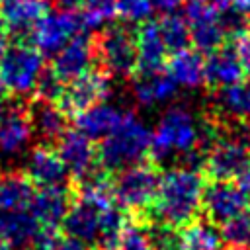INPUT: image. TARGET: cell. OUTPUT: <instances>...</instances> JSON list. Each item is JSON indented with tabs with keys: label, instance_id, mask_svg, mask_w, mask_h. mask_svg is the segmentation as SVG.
I'll return each instance as SVG.
<instances>
[{
	"label": "cell",
	"instance_id": "1",
	"mask_svg": "<svg viewBox=\"0 0 250 250\" xmlns=\"http://www.w3.org/2000/svg\"><path fill=\"white\" fill-rule=\"evenodd\" d=\"M203 176L195 168L174 166L160 176L158 191L150 207L156 221L184 229L195 221L201 209Z\"/></svg>",
	"mask_w": 250,
	"mask_h": 250
},
{
	"label": "cell",
	"instance_id": "2",
	"mask_svg": "<svg viewBox=\"0 0 250 250\" xmlns=\"http://www.w3.org/2000/svg\"><path fill=\"white\" fill-rule=\"evenodd\" d=\"M150 129L139 121L133 113L125 111L119 125L100 141L98 150V164L105 172L123 170L131 164L148 160L150 156Z\"/></svg>",
	"mask_w": 250,
	"mask_h": 250
},
{
	"label": "cell",
	"instance_id": "3",
	"mask_svg": "<svg viewBox=\"0 0 250 250\" xmlns=\"http://www.w3.org/2000/svg\"><path fill=\"white\" fill-rule=\"evenodd\" d=\"M160 176L158 164L152 160H143L119 170V174L111 180L115 203L125 211L137 213V217H146L154 203Z\"/></svg>",
	"mask_w": 250,
	"mask_h": 250
},
{
	"label": "cell",
	"instance_id": "4",
	"mask_svg": "<svg viewBox=\"0 0 250 250\" xmlns=\"http://www.w3.org/2000/svg\"><path fill=\"white\" fill-rule=\"evenodd\" d=\"M43 68V53L25 39H14L0 51V80L14 96L33 94Z\"/></svg>",
	"mask_w": 250,
	"mask_h": 250
},
{
	"label": "cell",
	"instance_id": "5",
	"mask_svg": "<svg viewBox=\"0 0 250 250\" xmlns=\"http://www.w3.org/2000/svg\"><path fill=\"white\" fill-rule=\"evenodd\" d=\"M96 66L109 76L131 78L137 72V37L127 25H109L94 35Z\"/></svg>",
	"mask_w": 250,
	"mask_h": 250
},
{
	"label": "cell",
	"instance_id": "6",
	"mask_svg": "<svg viewBox=\"0 0 250 250\" xmlns=\"http://www.w3.org/2000/svg\"><path fill=\"white\" fill-rule=\"evenodd\" d=\"M250 168V145L223 135L205 150L201 170L213 182H236Z\"/></svg>",
	"mask_w": 250,
	"mask_h": 250
},
{
	"label": "cell",
	"instance_id": "7",
	"mask_svg": "<svg viewBox=\"0 0 250 250\" xmlns=\"http://www.w3.org/2000/svg\"><path fill=\"white\" fill-rule=\"evenodd\" d=\"M109 94H111V76L94 64L92 68H88L86 72L64 84V90L57 104L68 117H74L76 113L102 104Z\"/></svg>",
	"mask_w": 250,
	"mask_h": 250
},
{
	"label": "cell",
	"instance_id": "8",
	"mask_svg": "<svg viewBox=\"0 0 250 250\" xmlns=\"http://www.w3.org/2000/svg\"><path fill=\"white\" fill-rule=\"evenodd\" d=\"M82 31H86V25L78 10L49 12L31 29L29 43L35 45L43 55H55Z\"/></svg>",
	"mask_w": 250,
	"mask_h": 250
},
{
	"label": "cell",
	"instance_id": "9",
	"mask_svg": "<svg viewBox=\"0 0 250 250\" xmlns=\"http://www.w3.org/2000/svg\"><path fill=\"white\" fill-rule=\"evenodd\" d=\"M186 20L189 25V37L199 53H211L227 45V29L221 20L219 8L209 0H189L186 8Z\"/></svg>",
	"mask_w": 250,
	"mask_h": 250
},
{
	"label": "cell",
	"instance_id": "10",
	"mask_svg": "<svg viewBox=\"0 0 250 250\" xmlns=\"http://www.w3.org/2000/svg\"><path fill=\"white\" fill-rule=\"evenodd\" d=\"M250 207V197L242 186L234 182H209L203 188L201 209L207 221L213 225H223L225 221L236 217Z\"/></svg>",
	"mask_w": 250,
	"mask_h": 250
},
{
	"label": "cell",
	"instance_id": "11",
	"mask_svg": "<svg viewBox=\"0 0 250 250\" xmlns=\"http://www.w3.org/2000/svg\"><path fill=\"white\" fill-rule=\"evenodd\" d=\"M209 117L221 129L229 125H236L250 131V84L236 82L213 90Z\"/></svg>",
	"mask_w": 250,
	"mask_h": 250
},
{
	"label": "cell",
	"instance_id": "12",
	"mask_svg": "<svg viewBox=\"0 0 250 250\" xmlns=\"http://www.w3.org/2000/svg\"><path fill=\"white\" fill-rule=\"evenodd\" d=\"M55 148H57L68 176L74 178V182L86 178L96 168H100L98 150L94 146V141H90L76 129H66L64 135L57 141Z\"/></svg>",
	"mask_w": 250,
	"mask_h": 250
},
{
	"label": "cell",
	"instance_id": "13",
	"mask_svg": "<svg viewBox=\"0 0 250 250\" xmlns=\"http://www.w3.org/2000/svg\"><path fill=\"white\" fill-rule=\"evenodd\" d=\"M94 64H96L94 37H86L80 33L72 37L61 51L55 53L49 68L55 72V76H59L66 84L72 78L86 72L88 68H92Z\"/></svg>",
	"mask_w": 250,
	"mask_h": 250
},
{
	"label": "cell",
	"instance_id": "14",
	"mask_svg": "<svg viewBox=\"0 0 250 250\" xmlns=\"http://www.w3.org/2000/svg\"><path fill=\"white\" fill-rule=\"evenodd\" d=\"M23 174L31 180L35 188H57L66 186V180L70 178L55 145H37L27 156Z\"/></svg>",
	"mask_w": 250,
	"mask_h": 250
},
{
	"label": "cell",
	"instance_id": "15",
	"mask_svg": "<svg viewBox=\"0 0 250 250\" xmlns=\"http://www.w3.org/2000/svg\"><path fill=\"white\" fill-rule=\"evenodd\" d=\"M51 12V0H0V16L14 39H29L35 23Z\"/></svg>",
	"mask_w": 250,
	"mask_h": 250
},
{
	"label": "cell",
	"instance_id": "16",
	"mask_svg": "<svg viewBox=\"0 0 250 250\" xmlns=\"http://www.w3.org/2000/svg\"><path fill=\"white\" fill-rule=\"evenodd\" d=\"M25 109H27L31 133L37 135L45 145H57V141L68 129V115L55 102L33 98L25 105Z\"/></svg>",
	"mask_w": 250,
	"mask_h": 250
},
{
	"label": "cell",
	"instance_id": "17",
	"mask_svg": "<svg viewBox=\"0 0 250 250\" xmlns=\"http://www.w3.org/2000/svg\"><path fill=\"white\" fill-rule=\"evenodd\" d=\"M72 188L57 186V188H39L33 195L29 213L35 221L49 230H55L62 225V219L72 203Z\"/></svg>",
	"mask_w": 250,
	"mask_h": 250
},
{
	"label": "cell",
	"instance_id": "18",
	"mask_svg": "<svg viewBox=\"0 0 250 250\" xmlns=\"http://www.w3.org/2000/svg\"><path fill=\"white\" fill-rule=\"evenodd\" d=\"M135 37H137V72L135 74L164 70L168 61V49L158 31V23L152 20L141 21L135 29Z\"/></svg>",
	"mask_w": 250,
	"mask_h": 250
},
{
	"label": "cell",
	"instance_id": "19",
	"mask_svg": "<svg viewBox=\"0 0 250 250\" xmlns=\"http://www.w3.org/2000/svg\"><path fill=\"white\" fill-rule=\"evenodd\" d=\"M31 125L25 105L0 104V152L16 154L31 139Z\"/></svg>",
	"mask_w": 250,
	"mask_h": 250
},
{
	"label": "cell",
	"instance_id": "20",
	"mask_svg": "<svg viewBox=\"0 0 250 250\" xmlns=\"http://www.w3.org/2000/svg\"><path fill=\"white\" fill-rule=\"evenodd\" d=\"M74 195V193H72ZM100 213L102 209H98L96 205L82 201L78 197L72 199L64 219H62V230L64 236H70L82 244H98V236H100Z\"/></svg>",
	"mask_w": 250,
	"mask_h": 250
},
{
	"label": "cell",
	"instance_id": "21",
	"mask_svg": "<svg viewBox=\"0 0 250 250\" xmlns=\"http://www.w3.org/2000/svg\"><path fill=\"white\" fill-rule=\"evenodd\" d=\"M123 115L125 111L102 102L76 113L72 119L76 123V131H80L84 137H88L90 141H102L119 125Z\"/></svg>",
	"mask_w": 250,
	"mask_h": 250
},
{
	"label": "cell",
	"instance_id": "22",
	"mask_svg": "<svg viewBox=\"0 0 250 250\" xmlns=\"http://www.w3.org/2000/svg\"><path fill=\"white\" fill-rule=\"evenodd\" d=\"M240 78H242V68L232 45L230 47L223 45L209 53V57L205 59V84L211 90L236 84L240 82Z\"/></svg>",
	"mask_w": 250,
	"mask_h": 250
},
{
	"label": "cell",
	"instance_id": "23",
	"mask_svg": "<svg viewBox=\"0 0 250 250\" xmlns=\"http://www.w3.org/2000/svg\"><path fill=\"white\" fill-rule=\"evenodd\" d=\"M166 74L186 88H197L205 82V59L197 49L174 51L166 61Z\"/></svg>",
	"mask_w": 250,
	"mask_h": 250
},
{
	"label": "cell",
	"instance_id": "24",
	"mask_svg": "<svg viewBox=\"0 0 250 250\" xmlns=\"http://www.w3.org/2000/svg\"><path fill=\"white\" fill-rule=\"evenodd\" d=\"M35 191V186L23 172L0 174V213L29 211Z\"/></svg>",
	"mask_w": 250,
	"mask_h": 250
},
{
	"label": "cell",
	"instance_id": "25",
	"mask_svg": "<svg viewBox=\"0 0 250 250\" xmlns=\"http://www.w3.org/2000/svg\"><path fill=\"white\" fill-rule=\"evenodd\" d=\"M0 227L10 250H25L43 230L29 211L0 213Z\"/></svg>",
	"mask_w": 250,
	"mask_h": 250
},
{
	"label": "cell",
	"instance_id": "26",
	"mask_svg": "<svg viewBox=\"0 0 250 250\" xmlns=\"http://www.w3.org/2000/svg\"><path fill=\"white\" fill-rule=\"evenodd\" d=\"M131 80L135 100L143 105L164 104L176 94V82L162 70L148 74H133Z\"/></svg>",
	"mask_w": 250,
	"mask_h": 250
},
{
	"label": "cell",
	"instance_id": "27",
	"mask_svg": "<svg viewBox=\"0 0 250 250\" xmlns=\"http://www.w3.org/2000/svg\"><path fill=\"white\" fill-rule=\"evenodd\" d=\"M219 229L209 221H193L182 229V250H221Z\"/></svg>",
	"mask_w": 250,
	"mask_h": 250
},
{
	"label": "cell",
	"instance_id": "28",
	"mask_svg": "<svg viewBox=\"0 0 250 250\" xmlns=\"http://www.w3.org/2000/svg\"><path fill=\"white\" fill-rule=\"evenodd\" d=\"M156 23H158V31H160L162 41H164L168 51L174 53V51L186 49L191 43L188 20L182 18L180 14H174V12L164 14Z\"/></svg>",
	"mask_w": 250,
	"mask_h": 250
},
{
	"label": "cell",
	"instance_id": "29",
	"mask_svg": "<svg viewBox=\"0 0 250 250\" xmlns=\"http://www.w3.org/2000/svg\"><path fill=\"white\" fill-rule=\"evenodd\" d=\"M146 219L148 217H139L135 221H127V225L123 227V230L119 234L115 250H154L152 242H150Z\"/></svg>",
	"mask_w": 250,
	"mask_h": 250
},
{
	"label": "cell",
	"instance_id": "30",
	"mask_svg": "<svg viewBox=\"0 0 250 250\" xmlns=\"http://www.w3.org/2000/svg\"><path fill=\"white\" fill-rule=\"evenodd\" d=\"M219 227L221 238L227 246H250V207Z\"/></svg>",
	"mask_w": 250,
	"mask_h": 250
},
{
	"label": "cell",
	"instance_id": "31",
	"mask_svg": "<svg viewBox=\"0 0 250 250\" xmlns=\"http://www.w3.org/2000/svg\"><path fill=\"white\" fill-rule=\"evenodd\" d=\"M80 16L84 20L86 29L98 27L109 20H113L115 14V0H84Z\"/></svg>",
	"mask_w": 250,
	"mask_h": 250
},
{
	"label": "cell",
	"instance_id": "32",
	"mask_svg": "<svg viewBox=\"0 0 250 250\" xmlns=\"http://www.w3.org/2000/svg\"><path fill=\"white\" fill-rule=\"evenodd\" d=\"M150 0H115V14L127 23H141L152 14Z\"/></svg>",
	"mask_w": 250,
	"mask_h": 250
},
{
	"label": "cell",
	"instance_id": "33",
	"mask_svg": "<svg viewBox=\"0 0 250 250\" xmlns=\"http://www.w3.org/2000/svg\"><path fill=\"white\" fill-rule=\"evenodd\" d=\"M64 90V82L55 76V72L51 68H43V72L39 74L37 82H35V88H33V98H41V100H47V102H59L61 94Z\"/></svg>",
	"mask_w": 250,
	"mask_h": 250
},
{
	"label": "cell",
	"instance_id": "34",
	"mask_svg": "<svg viewBox=\"0 0 250 250\" xmlns=\"http://www.w3.org/2000/svg\"><path fill=\"white\" fill-rule=\"evenodd\" d=\"M230 39H232V49L240 62L242 74L250 78V27L234 33Z\"/></svg>",
	"mask_w": 250,
	"mask_h": 250
},
{
	"label": "cell",
	"instance_id": "35",
	"mask_svg": "<svg viewBox=\"0 0 250 250\" xmlns=\"http://www.w3.org/2000/svg\"><path fill=\"white\" fill-rule=\"evenodd\" d=\"M51 250H86V244L70 238V236H55L53 244H51Z\"/></svg>",
	"mask_w": 250,
	"mask_h": 250
},
{
	"label": "cell",
	"instance_id": "36",
	"mask_svg": "<svg viewBox=\"0 0 250 250\" xmlns=\"http://www.w3.org/2000/svg\"><path fill=\"white\" fill-rule=\"evenodd\" d=\"M182 2H184V0H150L152 8H156V10L164 12V14L174 12V10H176V8H178Z\"/></svg>",
	"mask_w": 250,
	"mask_h": 250
},
{
	"label": "cell",
	"instance_id": "37",
	"mask_svg": "<svg viewBox=\"0 0 250 250\" xmlns=\"http://www.w3.org/2000/svg\"><path fill=\"white\" fill-rule=\"evenodd\" d=\"M61 10H78L82 8L84 0H53Z\"/></svg>",
	"mask_w": 250,
	"mask_h": 250
},
{
	"label": "cell",
	"instance_id": "38",
	"mask_svg": "<svg viewBox=\"0 0 250 250\" xmlns=\"http://www.w3.org/2000/svg\"><path fill=\"white\" fill-rule=\"evenodd\" d=\"M8 39H10V33H8V27H6V23H4V20L0 16V51L8 45Z\"/></svg>",
	"mask_w": 250,
	"mask_h": 250
},
{
	"label": "cell",
	"instance_id": "39",
	"mask_svg": "<svg viewBox=\"0 0 250 250\" xmlns=\"http://www.w3.org/2000/svg\"><path fill=\"white\" fill-rule=\"evenodd\" d=\"M240 182H242L240 186L244 188V191H246V193H248V197H250V168H248V172L240 178Z\"/></svg>",
	"mask_w": 250,
	"mask_h": 250
},
{
	"label": "cell",
	"instance_id": "40",
	"mask_svg": "<svg viewBox=\"0 0 250 250\" xmlns=\"http://www.w3.org/2000/svg\"><path fill=\"white\" fill-rule=\"evenodd\" d=\"M8 96H10V92H8V88L4 86V82L0 80V104L8 102Z\"/></svg>",
	"mask_w": 250,
	"mask_h": 250
},
{
	"label": "cell",
	"instance_id": "41",
	"mask_svg": "<svg viewBox=\"0 0 250 250\" xmlns=\"http://www.w3.org/2000/svg\"><path fill=\"white\" fill-rule=\"evenodd\" d=\"M0 250H10V246H8V242H6L4 234H2V227H0Z\"/></svg>",
	"mask_w": 250,
	"mask_h": 250
},
{
	"label": "cell",
	"instance_id": "42",
	"mask_svg": "<svg viewBox=\"0 0 250 250\" xmlns=\"http://www.w3.org/2000/svg\"><path fill=\"white\" fill-rule=\"evenodd\" d=\"M227 250H250V246H229Z\"/></svg>",
	"mask_w": 250,
	"mask_h": 250
}]
</instances>
